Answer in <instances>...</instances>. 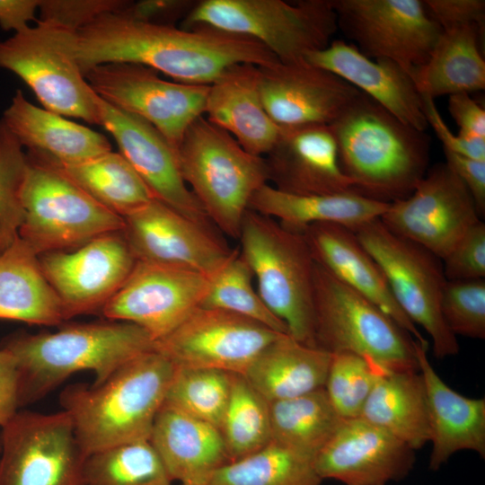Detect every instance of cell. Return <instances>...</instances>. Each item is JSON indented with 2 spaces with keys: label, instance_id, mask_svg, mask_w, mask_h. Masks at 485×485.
Listing matches in <instances>:
<instances>
[{
  "label": "cell",
  "instance_id": "6da1fadb",
  "mask_svg": "<svg viewBox=\"0 0 485 485\" xmlns=\"http://www.w3.org/2000/svg\"><path fill=\"white\" fill-rule=\"evenodd\" d=\"M123 10L103 13L76 31L75 56L84 75L103 64L134 63L174 82L209 85L234 65L263 67L279 61L244 35L142 22Z\"/></svg>",
  "mask_w": 485,
  "mask_h": 485
},
{
  "label": "cell",
  "instance_id": "7a4b0ae2",
  "mask_svg": "<svg viewBox=\"0 0 485 485\" xmlns=\"http://www.w3.org/2000/svg\"><path fill=\"white\" fill-rule=\"evenodd\" d=\"M353 191L392 203L408 198L428 170L430 138L359 93L329 125Z\"/></svg>",
  "mask_w": 485,
  "mask_h": 485
},
{
  "label": "cell",
  "instance_id": "3957f363",
  "mask_svg": "<svg viewBox=\"0 0 485 485\" xmlns=\"http://www.w3.org/2000/svg\"><path fill=\"white\" fill-rule=\"evenodd\" d=\"M14 358L20 408L36 402L72 375L91 371L100 384L154 341L136 324L109 321L75 323L54 332L15 333L0 347Z\"/></svg>",
  "mask_w": 485,
  "mask_h": 485
},
{
  "label": "cell",
  "instance_id": "277c9868",
  "mask_svg": "<svg viewBox=\"0 0 485 485\" xmlns=\"http://www.w3.org/2000/svg\"><path fill=\"white\" fill-rule=\"evenodd\" d=\"M174 371V365L154 349L127 362L100 384L64 389L60 405L84 455L149 440Z\"/></svg>",
  "mask_w": 485,
  "mask_h": 485
},
{
  "label": "cell",
  "instance_id": "5b68a950",
  "mask_svg": "<svg viewBox=\"0 0 485 485\" xmlns=\"http://www.w3.org/2000/svg\"><path fill=\"white\" fill-rule=\"evenodd\" d=\"M176 154L182 179L211 224L238 239L251 198L269 184L264 157L248 153L203 116L189 127Z\"/></svg>",
  "mask_w": 485,
  "mask_h": 485
},
{
  "label": "cell",
  "instance_id": "8992f818",
  "mask_svg": "<svg viewBox=\"0 0 485 485\" xmlns=\"http://www.w3.org/2000/svg\"><path fill=\"white\" fill-rule=\"evenodd\" d=\"M238 240L239 252L252 271L261 299L287 325L288 335L315 347V260L304 234L249 209Z\"/></svg>",
  "mask_w": 485,
  "mask_h": 485
},
{
  "label": "cell",
  "instance_id": "52a82bcc",
  "mask_svg": "<svg viewBox=\"0 0 485 485\" xmlns=\"http://www.w3.org/2000/svg\"><path fill=\"white\" fill-rule=\"evenodd\" d=\"M181 24L247 36L282 63L303 61L325 48L338 30L331 0H202Z\"/></svg>",
  "mask_w": 485,
  "mask_h": 485
},
{
  "label": "cell",
  "instance_id": "ba28073f",
  "mask_svg": "<svg viewBox=\"0 0 485 485\" xmlns=\"http://www.w3.org/2000/svg\"><path fill=\"white\" fill-rule=\"evenodd\" d=\"M314 345L369 357L389 372L419 371L415 340L370 300L315 262Z\"/></svg>",
  "mask_w": 485,
  "mask_h": 485
},
{
  "label": "cell",
  "instance_id": "9c48e42d",
  "mask_svg": "<svg viewBox=\"0 0 485 485\" xmlns=\"http://www.w3.org/2000/svg\"><path fill=\"white\" fill-rule=\"evenodd\" d=\"M76 30L40 19L0 41V68L20 77L45 110L99 125L98 95L76 59Z\"/></svg>",
  "mask_w": 485,
  "mask_h": 485
},
{
  "label": "cell",
  "instance_id": "30bf717a",
  "mask_svg": "<svg viewBox=\"0 0 485 485\" xmlns=\"http://www.w3.org/2000/svg\"><path fill=\"white\" fill-rule=\"evenodd\" d=\"M26 156L20 192L23 220L18 234L38 256L72 251L123 230L121 216L96 202L62 170Z\"/></svg>",
  "mask_w": 485,
  "mask_h": 485
},
{
  "label": "cell",
  "instance_id": "8fae6325",
  "mask_svg": "<svg viewBox=\"0 0 485 485\" xmlns=\"http://www.w3.org/2000/svg\"><path fill=\"white\" fill-rule=\"evenodd\" d=\"M355 234L382 269L402 312L430 337L435 357L456 355V336L448 329L441 311L447 281L442 260L416 242L392 233L380 218Z\"/></svg>",
  "mask_w": 485,
  "mask_h": 485
},
{
  "label": "cell",
  "instance_id": "7c38bea8",
  "mask_svg": "<svg viewBox=\"0 0 485 485\" xmlns=\"http://www.w3.org/2000/svg\"><path fill=\"white\" fill-rule=\"evenodd\" d=\"M0 485H85L68 414L19 410L0 433Z\"/></svg>",
  "mask_w": 485,
  "mask_h": 485
},
{
  "label": "cell",
  "instance_id": "4fadbf2b",
  "mask_svg": "<svg viewBox=\"0 0 485 485\" xmlns=\"http://www.w3.org/2000/svg\"><path fill=\"white\" fill-rule=\"evenodd\" d=\"M103 101L154 126L177 152L194 120L203 116L209 85L170 82L134 63H109L84 73Z\"/></svg>",
  "mask_w": 485,
  "mask_h": 485
},
{
  "label": "cell",
  "instance_id": "5bb4252c",
  "mask_svg": "<svg viewBox=\"0 0 485 485\" xmlns=\"http://www.w3.org/2000/svg\"><path fill=\"white\" fill-rule=\"evenodd\" d=\"M340 28L372 59L410 75L428 59L442 29L420 0H331Z\"/></svg>",
  "mask_w": 485,
  "mask_h": 485
},
{
  "label": "cell",
  "instance_id": "9a60e30c",
  "mask_svg": "<svg viewBox=\"0 0 485 485\" xmlns=\"http://www.w3.org/2000/svg\"><path fill=\"white\" fill-rule=\"evenodd\" d=\"M380 220L442 260L481 218L465 185L444 162L428 168L408 198L390 203Z\"/></svg>",
  "mask_w": 485,
  "mask_h": 485
},
{
  "label": "cell",
  "instance_id": "2e32d148",
  "mask_svg": "<svg viewBox=\"0 0 485 485\" xmlns=\"http://www.w3.org/2000/svg\"><path fill=\"white\" fill-rule=\"evenodd\" d=\"M208 283L207 275L194 269L137 260L101 313L108 320L137 325L155 342L200 307Z\"/></svg>",
  "mask_w": 485,
  "mask_h": 485
},
{
  "label": "cell",
  "instance_id": "e0dca14e",
  "mask_svg": "<svg viewBox=\"0 0 485 485\" xmlns=\"http://www.w3.org/2000/svg\"><path fill=\"white\" fill-rule=\"evenodd\" d=\"M282 334L229 312L198 307L172 332L155 341L154 349L175 367L243 375Z\"/></svg>",
  "mask_w": 485,
  "mask_h": 485
},
{
  "label": "cell",
  "instance_id": "ac0fdd59",
  "mask_svg": "<svg viewBox=\"0 0 485 485\" xmlns=\"http://www.w3.org/2000/svg\"><path fill=\"white\" fill-rule=\"evenodd\" d=\"M39 262L67 320L101 312L124 284L137 260L120 231L96 237L72 251L43 253Z\"/></svg>",
  "mask_w": 485,
  "mask_h": 485
},
{
  "label": "cell",
  "instance_id": "d6986e66",
  "mask_svg": "<svg viewBox=\"0 0 485 485\" xmlns=\"http://www.w3.org/2000/svg\"><path fill=\"white\" fill-rule=\"evenodd\" d=\"M123 219L122 234L137 260L210 276L234 251L212 225L195 221L156 198Z\"/></svg>",
  "mask_w": 485,
  "mask_h": 485
},
{
  "label": "cell",
  "instance_id": "ffe728a7",
  "mask_svg": "<svg viewBox=\"0 0 485 485\" xmlns=\"http://www.w3.org/2000/svg\"><path fill=\"white\" fill-rule=\"evenodd\" d=\"M259 91L278 127L330 125L360 93L305 59L259 66Z\"/></svg>",
  "mask_w": 485,
  "mask_h": 485
},
{
  "label": "cell",
  "instance_id": "44dd1931",
  "mask_svg": "<svg viewBox=\"0 0 485 485\" xmlns=\"http://www.w3.org/2000/svg\"><path fill=\"white\" fill-rule=\"evenodd\" d=\"M99 125L115 139L119 153L132 165L154 198L179 213L212 225L182 179L176 151L143 119L116 108L98 96Z\"/></svg>",
  "mask_w": 485,
  "mask_h": 485
},
{
  "label": "cell",
  "instance_id": "7402d4cb",
  "mask_svg": "<svg viewBox=\"0 0 485 485\" xmlns=\"http://www.w3.org/2000/svg\"><path fill=\"white\" fill-rule=\"evenodd\" d=\"M414 450L360 417L343 419L314 458L319 476L345 485H385L405 478Z\"/></svg>",
  "mask_w": 485,
  "mask_h": 485
},
{
  "label": "cell",
  "instance_id": "603a6c76",
  "mask_svg": "<svg viewBox=\"0 0 485 485\" xmlns=\"http://www.w3.org/2000/svg\"><path fill=\"white\" fill-rule=\"evenodd\" d=\"M269 182L283 192L329 195L353 191L343 172L338 146L329 125L279 127V134L264 156Z\"/></svg>",
  "mask_w": 485,
  "mask_h": 485
},
{
  "label": "cell",
  "instance_id": "cb8c5ba5",
  "mask_svg": "<svg viewBox=\"0 0 485 485\" xmlns=\"http://www.w3.org/2000/svg\"><path fill=\"white\" fill-rule=\"evenodd\" d=\"M305 60L338 75L405 124L421 131L428 128L421 95L398 64L369 58L343 40H332Z\"/></svg>",
  "mask_w": 485,
  "mask_h": 485
},
{
  "label": "cell",
  "instance_id": "d4e9b609",
  "mask_svg": "<svg viewBox=\"0 0 485 485\" xmlns=\"http://www.w3.org/2000/svg\"><path fill=\"white\" fill-rule=\"evenodd\" d=\"M302 233L317 264L374 303L415 340L428 344L397 304L382 269L355 232L338 224L317 223Z\"/></svg>",
  "mask_w": 485,
  "mask_h": 485
},
{
  "label": "cell",
  "instance_id": "484cf974",
  "mask_svg": "<svg viewBox=\"0 0 485 485\" xmlns=\"http://www.w3.org/2000/svg\"><path fill=\"white\" fill-rule=\"evenodd\" d=\"M1 120L29 156L56 167L78 164L111 150L108 138L88 127L40 108L16 90Z\"/></svg>",
  "mask_w": 485,
  "mask_h": 485
},
{
  "label": "cell",
  "instance_id": "4316f807",
  "mask_svg": "<svg viewBox=\"0 0 485 485\" xmlns=\"http://www.w3.org/2000/svg\"><path fill=\"white\" fill-rule=\"evenodd\" d=\"M419 370L427 396L429 468L438 470L455 453L471 450L485 457V400L465 397L450 388L428 357V344L415 341Z\"/></svg>",
  "mask_w": 485,
  "mask_h": 485
},
{
  "label": "cell",
  "instance_id": "83f0119b",
  "mask_svg": "<svg viewBox=\"0 0 485 485\" xmlns=\"http://www.w3.org/2000/svg\"><path fill=\"white\" fill-rule=\"evenodd\" d=\"M172 481L183 485H209L230 462L219 429L165 403L149 437Z\"/></svg>",
  "mask_w": 485,
  "mask_h": 485
},
{
  "label": "cell",
  "instance_id": "f1b7e54d",
  "mask_svg": "<svg viewBox=\"0 0 485 485\" xmlns=\"http://www.w3.org/2000/svg\"><path fill=\"white\" fill-rule=\"evenodd\" d=\"M204 113L257 156L264 157L279 134L260 99L259 66L251 64L234 65L209 84Z\"/></svg>",
  "mask_w": 485,
  "mask_h": 485
},
{
  "label": "cell",
  "instance_id": "f546056e",
  "mask_svg": "<svg viewBox=\"0 0 485 485\" xmlns=\"http://www.w3.org/2000/svg\"><path fill=\"white\" fill-rule=\"evenodd\" d=\"M390 203L354 191L329 195H297L283 192L269 183L251 199L249 209L271 217L284 227L302 233L317 223H333L353 232L379 219Z\"/></svg>",
  "mask_w": 485,
  "mask_h": 485
},
{
  "label": "cell",
  "instance_id": "4dcf8cb0",
  "mask_svg": "<svg viewBox=\"0 0 485 485\" xmlns=\"http://www.w3.org/2000/svg\"><path fill=\"white\" fill-rule=\"evenodd\" d=\"M332 354L282 334L251 362L243 376L269 402L324 387Z\"/></svg>",
  "mask_w": 485,
  "mask_h": 485
},
{
  "label": "cell",
  "instance_id": "1f68e13d",
  "mask_svg": "<svg viewBox=\"0 0 485 485\" xmlns=\"http://www.w3.org/2000/svg\"><path fill=\"white\" fill-rule=\"evenodd\" d=\"M0 319L45 326L66 320L39 256L19 236L0 254Z\"/></svg>",
  "mask_w": 485,
  "mask_h": 485
},
{
  "label": "cell",
  "instance_id": "d6a6232c",
  "mask_svg": "<svg viewBox=\"0 0 485 485\" xmlns=\"http://www.w3.org/2000/svg\"><path fill=\"white\" fill-rule=\"evenodd\" d=\"M482 27L443 30L428 61L410 76L421 96L470 93L485 88V62L480 49Z\"/></svg>",
  "mask_w": 485,
  "mask_h": 485
},
{
  "label": "cell",
  "instance_id": "836d02e7",
  "mask_svg": "<svg viewBox=\"0 0 485 485\" xmlns=\"http://www.w3.org/2000/svg\"><path fill=\"white\" fill-rule=\"evenodd\" d=\"M360 418L414 451L429 442L426 389L419 370L383 374L374 385Z\"/></svg>",
  "mask_w": 485,
  "mask_h": 485
},
{
  "label": "cell",
  "instance_id": "e575fe53",
  "mask_svg": "<svg viewBox=\"0 0 485 485\" xmlns=\"http://www.w3.org/2000/svg\"><path fill=\"white\" fill-rule=\"evenodd\" d=\"M269 410L271 441L313 460L343 421L324 387L269 402Z\"/></svg>",
  "mask_w": 485,
  "mask_h": 485
},
{
  "label": "cell",
  "instance_id": "d590c367",
  "mask_svg": "<svg viewBox=\"0 0 485 485\" xmlns=\"http://www.w3.org/2000/svg\"><path fill=\"white\" fill-rule=\"evenodd\" d=\"M58 168L96 202L122 218L154 198L119 152L110 151L89 161Z\"/></svg>",
  "mask_w": 485,
  "mask_h": 485
},
{
  "label": "cell",
  "instance_id": "8d00e7d4",
  "mask_svg": "<svg viewBox=\"0 0 485 485\" xmlns=\"http://www.w3.org/2000/svg\"><path fill=\"white\" fill-rule=\"evenodd\" d=\"M322 481L313 459L270 441L221 467L209 485H321Z\"/></svg>",
  "mask_w": 485,
  "mask_h": 485
},
{
  "label": "cell",
  "instance_id": "74e56055",
  "mask_svg": "<svg viewBox=\"0 0 485 485\" xmlns=\"http://www.w3.org/2000/svg\"><path fill=\"white\" fill-rule=\"evenodd\" d=\"M219 431L230 462L254 453L271 441L269 401L243 375L231 374L229 400Z\"/></svg>",
  "mask_w": 485,
  "mask_h": 485
},
{
  "label": "cell",
  "instance_id": "f35d334b",
  "mask_svg": "<svg viewBox=\"0 0 485 485\" xmlns=\"http://www.w3.org/2000/svg\"><path fill=\"white\" fill-rule=\"evenodd\" d=\"M85 485H172L159 455L149 440L112 446L88 455Z\"/></svg>",
  "mask_w": 485,
  "mask_h": 485
},
{
  "label": "cell",
  "instance_id": "ab89813d",
  "mask_svg": "<svg viewBox=\"0 0 485 485\" xmlns=\"http://www.w3.org/2000/svg\"><path fill=\"white\" fill-rule=\"evenodd\" d=\"M200 307L219 309L288 334L287 325L267 306L253 286V274L239 250L215 273Z\"/></svg>",
  "mask_w": 485,
  "mask_h": 485
},
{
  "label": "cell",
  "instance_id": "60d3db41",
  "mask_svg": "<svg viewBox=\"0 0 485 485\" xmlns=\"http://www.w3.org/2000/svg\"><path fill=\"white\" fill-rule=\"evenodd\" d=\"M231 373L175 367L164 402L219 429L229 400Z\"/></svg>",
  "mask_w": 485,
  "mask_h": 485
},
{
  "label": "cell",
  "instance_id": "b9f144b4",
  "mask_svg": "<svg viewBox=\"0 0 485 485\" xmlns=\"http://www.w3.org/2000/svg\"><path fill=\"white\" fill-rule=\"evenodd\" d=\"M385 372L389 371L369 357L347 352L332 354L324 390L341 419L360 417L374 385Z\"/></svg>",
  "mask_w": 485,
  "mask_h": 485
},
{
  "label": "cell",
  "instance_id": "7bdbcfd3",
  "mask_svg": "<svg viewBox=\"0 0 485 485\" xmlns=\"http://www.w3.org/2000/svg\"><path fill=\"white\" fill-rule=\"evenodd\" d=\"M27 163L22 146L0 119V254L19 236L23 220L20 192Z\"/></svg>",
  "mask_w": 485,
  "mask_h": 485
},
{
  "label": "cell",
  "instance_id": "ee69618b",
  "mask_svg": "<svg viewBox=\"0 0 485 485\" xmlns=\"http://www.w3.org/2000/svg\"><path fill=\"white\" fill-rule=\"evenodd\" d=\"M442 315L450 331L472 339L485 338V280L446 281Z\"/></svg>",
  "mask_w": 485,
  "mask_h": 485
},
{
  "label": "cell",
  "instance_id": "f6af8a7d",
  "mask_svg": "<svg viewBox=\"0 0 485 485\" xmlns=\"http://www.w3.org/2000/svg\"><path fill=\"white\" fill-rule=\"evenodd\" d=\"M447 281L485 278V224L473 225L442 260Z\"/></svg>",
  "mask_w": 485,
  "mask_h": 485
},
{
  "label": "cell",
  "instance_id": "bcb514c9",
  "mask_svg": "<svg viewBox=\"0 0 485 485\" xmlns=\"http://www.w3.org/2000/svg\"><path fill=\"white\" fill-rule=\"evenodd\" d=\"M128 4L118 0H40V19H54L77 31L100 14L123 10Z\"/></svg>",
  "mask_w": 485,
  "mask_h": 485
},
{
  "label": "cell",
  "instance_id": "7dc6e473",
  "mask_svg": "<svg viewBox=\"0 0 485 485\" xmlns=\"http://www.w3.org/2000/svg\"><path fill=\"white\" fill-rule=\"evenodd\" d=\"M423 2L442 31L468 24L484 28L485 2L483 0H425Z\"/></svg>",
  "mask_w": 485,
  "mask_h": 485
},
{
  "label": "cell",
  "instance_id": "c3c4849f",
  "mask_svg": "<svg viewBox=\"0 0 485 485\" xmlns=\"http://www.w3.org/2000/svg\"><path fill=\"white\" fill-rule=\"evenodd\" d=\"M423 110L428 122L443 144L444 150L477 160H485V138L463 137L454 135L443 119L435 101L421 96Z\"/></svg>",
  "mask_w": 485,
  "mask_h": 485
},
{
  "label": "cell",
  "instance_id": "681fc988",
  "mask_svg": "<svg viewBox=\"0 0 485 485\" xmlns=\"http://www.w3.org/2000/svg\"><path fill=\"white\" fill-rule=\"evenodd\" d=\"M196 4L191 0H144L129 3L123 12L138 21L174 25V22L182 21Z\"/></svg>",
  "mask_w": 485,
  "mask_h": 485
},
{
  "label": "cell",
  "instance_id": "f907efd6",
  "mask_svg": "<svg viewBox=\"0 0 485 485\" xmlns=\"http://www.w3.org/2000/svg\"><path fill=\"white\" fill-rule=\"evenodd\" d=\"M445 163L465 185L480 217L485 215V160L472 159L444 150Z\"/></svg>",
  "mask_w": 485,
  "mask_h": 485
},
{
  "label": "cell",
  "instance_id": "816d5d0a",
  "mask_svg": "<svg viewBox=\"0 0 485 485\" xmlns=\"http://www.w3.org/2000/svg\"><path fill=\"white\" fill-rule=\"evenodd\" d=\"M448 110L459 128L458 135L485 138V110L468 93L449 95Z\"/></svg>",
  "mask_w": 485,
  "mask_h": 485
},
{
  "label": "cell",
  "instance_id": "f5cc1de1",
  "mask_svg": "<svg viewBox=\"0 0 485 485\" xmlns=\"http://www.w3.org/2000/svg\"><path fill=\"white\" fill-rule=\"evenodd\" d=\"M19 382L13 356L0 348V428L19 411Z\"/></svg>",
  "mask_w": 485,
  "mask_h": 485
},
{
  "label": "cell",
  "instance_id": "db71d44e",
  "mask_svg": "<svg viewBox=\"0 0 485 485\" xmlns=\"http://www.w3.org/2000/svg\"><path fill=\"white\" fill-rule=\"evenodd\" d=\"M39 0H0V27L13 33L35 20Z\"/></svg>",
  "mask_w": 485,
  "mask_h": 485
},
{
  "label": "cell",
  "instance_id": "11a10c76",
  "mask_svg": "<svg viewBox=\"0 0 485 485\" xmlns=\"http://www.w3.org/2000/svg\"><path fill=\"white\" fill-rule=\"evenodd\" d=\"M0 450H1V440H0Z\"/></svg>",
  "mask_w": 485,
  "mask_h": 485
},
{
  "label": "cell",
  "instance_id": "9f6ffc18",
  "mask_svg": "<svg viewBox=\"0 0 485 485\" xmlns=\"http://www.w3.org/2000/svg\"><path fill=\"white\" fill-rule=\"evenodd\" d=\"M181 485H183V484H181Z\"/></svg>",
  "mask_w": 485,
  "mask_h": 485
}]
</instances>
